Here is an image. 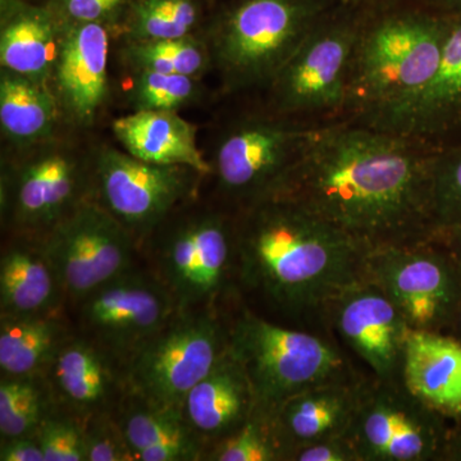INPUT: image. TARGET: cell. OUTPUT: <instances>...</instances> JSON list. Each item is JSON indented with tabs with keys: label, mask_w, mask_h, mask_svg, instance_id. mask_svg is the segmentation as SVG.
Returning <instances> with one entry per match:
<instances>
[{
	"label": "cell",
	"mask_w": 461,
	"mask_h": 461,
	"mask_svg": "<svg viewBox=\"0 0 461 461\" xmlns=\"http://www.w3.org/2000/svg\"><path fill=\"white\" fill-rule=\"evenodd\" d=\"M211 9L204 0H135L115 38L150 41L194 35L204 29Z\"/></svg>",
	"instance_id": "83f0119b"
},
{
	"label": "cell",
	"mask_w": 461,
	"mask_h": 461,
	"mask_svg": "<svg viewBox=\"0 0 461 461\" xmlns=\"http://www.w3.org/2000/svg\"><path fill=\"white\" fill-rule=\"evenodd\" d=\"M117 141L130 156L160 166H184L211 176L198 144L195 124L175 111H136L112 123Z\"/></svg>",
	"instance_id": "cb8c5ba5"
},
{
	"label": "cell",
	"mask_w": 461,
	"mask_h": 461,
	"mask_svg": "<svg viewBox=\"0 0 461 461\" xmlns=\"http://www.w3.org/2000/svg\"><path fill=\"white\" fill-rule=\"evenodd\" d=\"M445 240L446 244L453 251L454 256L459 260L461 264V229L455 230L453 232L447 233V235L442 236Z\"/></svg>",
	"instance_id": "b9f144b4"
},
{
	"label": "cell",
	"mask_w": 461,
	"mask_h": 461,
	"mask_svg": "<svg viewBox=\"0 0 461 461\" xmlns=\"http://www.w3.org/2000/svg\"><path fill=\"white\" fill-rule=\"evenodd\" d=\"M368 378L363 372L336 379L306 388L281 403L271 423L286 461L303 446L348 437Z\"/></svg>",
	"instance_id": "ffe728a7"
},
{
	"label": "cell",
	"mask_w": 461,
	"mask_h": 461,
	"mask_svg": "<svg viewBox=\"0 0 461 461\" xmlns=\"http://www.w3.org/2000/svg\"><path fill=\"white\" fill-rule=\"evenodd\" d=\"M78 130L23 147H7L0 168L3 236L42 240L78 206L93 199L96 147Z\"/></svg>",
	"instance_id": "52a82bcc"
},
{
	"label": "cell",
	"mask_w": 461,
	"mask_h": 461,
	"mask_svg": "<svg viewBox=\"0 0 461 461\" xmlns=\"http://www.w3.org/2000/svg\"><path fill=\"white\" fill-rule=\"evenodd\" d=\"M204 461H286L271 420L254 412L235 432L206 447Z\"/></svg>",
	"instance_id": "d6a6232c"
},
{
	"label": "cell",
	"mask_w": 461,
	"mask_h": 461,
	"mask_svg": "<svg viewBox=\"0 0 461 461\" xmlns=\"http://www.w3.org/2000/svg\"><path fill=\"white\" fill-rule=\"evenodd\" d=\"M362 16L363 9L330 8L257 98L275 113L296 120H341Z\"/></svg>",
	"instance_id": "9c48e42d"
},
{
	"label": "cell",
	"mask_w": 461,
	"mask_h": 461,
	"mask_svg": "<svg viewBox=\"0 0 461 461\" xmlns=\"http://www.w3.org/2000/svg\"><path fill=\"white\" fill-rule=\"evenodd\" d=\"M450 17L412 0L363 9L341 120L379 126L435 77Z\"/></svg>",
	"instance_id": "3957f363"
},
{
	"label": "cell",
	"mask_w": 461,
	"mask_h": 461,
	"mask_svg": "<svg viewBox=\"0 0 461 461\" xmlns=\"http://www.w3.org/2000/svg\"><path fill=\"white\" fill-rule=\"evenodd\" d=\"M436 150L350 120L321 124L275 195L295 200L366 249L438 238L432 211Z\"/></svg>",
	"instance_id": "6da1fadb"
},
{
	"label": "cell",
	"mask_w": 461,
	"mask_h": 461,
	"mask_svg": "<svg viewBox=\"0 0 461 461\" xmlns=\"http://www.w3.org/2000/svg\"><path fill=\"white\" fill-rule=\"evenodd\" d=\"M444 461H461V417L451 421Z\"/></svg>",
	"instance_id": "60d3db41"
},
{
	"label": "cell",
	"mask_w": 461,
	"mask_h": 461,
	"mask_svg": "<svg viewBox=\"0 0 461 461\" xmlns=\"http://www.w3.org/2000/svg\"><path fill=\"white\" fill-rule=\"evenodd\" d=\"M333 0H221L211 9L203 35L221 93L254 98L305 41Z\"/></svg>",
	"instance_id": "277c9868"
},
{
	"label": "cell",
	"mask_w": 461,
	"mask_h": 461,
	"mask_svg": "<svg viewBox=\"0 0 461 461\" xmlns=\"http://www.w3.org/2000/svg\"><path fill=\"white\" fill-rule=\"evenodd\" d=\"M432 211L438 238L461 229V150H436Z\"/></svg>",
	"instance_id": "836d02e7"
},
{
	"label": "cell",
	"mask_w": 461,
	"mask_h": 461,
	"mask_svg": "<svg viewBox=\"0 0 461 461\" xmlns=\"http://www.w3.org/2000/svg\"><path fill=\"white\" fill-rule=\"evenodd\" d=\"M53 405L42 375L0 377V438L35 435Z\"/></svg>",
	"instance_id": "f546056e"
},
{
	"label": "cell",
	"mask_w": 461,
	"mask_h": 461,
	"mask_svg": "<svg viewBox=\"0 0 461 461\" xmlns=\"http://www.w3.org/2000/svg\"><path fill=\"white\" fill-rule=\"evenodd\" d=\"M327 327L378 381L402 379L411 327L390 297L362 278L330 305Z\"/></svg>",
	"instance_id": "2e32d148"
},
{
	"label": "cell",
	"mask_w": 461,
	"mask_h": 461,
	"mask_svg": "<svg viewBox=\"0 0 461 461\" xmlns=\"http://www.w3.org/2000/svg\"><path fill=\"white\" fill-rule=\"evenodd\" d=\"M121 59L132 72L150 71L200 78L212 69L211 53L203 32L184 38L121 41Z\"/></svg>",
	"instance_id": "f1b7e54d"
},
{
	"label": "cell",
	"mask_w": 461,
	"mask_h": 461,
	"mask_svg": "<svg viewBox=\"0 0 461 461\" xmlns=\"http://www.w3.org/2000/svg\"><path fill=\"white\" fill-rule=\"evenodd\" d=\"M75 333L68 311L0 314V377L44 375L60 346Z\"/></svg>",
	"instance_id": "484cf974"
},
{
	"label": "cell",
	"mask_w": 461,
	"mask_h": 461,
	"mask_svg": "<svg viewBox=\"0 0 461 461\" xmlns=\"http://www.w3.org/2000/svg\"><path fill=\"white\" fill-rule=\"evenodd\" d=\"M290 461H360V457L348 437H336L297 448Z\"/></svg>",
	"instance_id": "74e56055"
},
{
	"label": "cell",
	"mask_w": 461,
	"mask_h": 461,
	"mask_svg": "<svg viewBox=\"0 0 461 461\" xmlns=\"http://www.w3.org/2000/svg\"><path fill=\"white\" fill-rule=\"evenodd\" d=\"M229 306L178 311L127 364V391L182 411L190 391L229 348Z\"/></svg>",
	"instance_id": "30bf717a"
},
{
	"label": "cell",
	"mask_w": 461,
	"mask_h": 461,
	"mask_svg": "<svg viewBox=\"0 0 461 461\" xmlns=\"http://www.w3.org/2000/svg\"><path fill=\"white\" fill-rule=\"evenodd\" d=\"M244 99V107L221 124L206 156L212 199L233 213L277 194L323 124L275 113L257 96Z\"/></svg>",
	"instance_id": "ba28073f"
},
{
	"label": "cell",
	"mask_w": 461,
	"mask_h": 461,
	"mask_svg": "<svg viewBox=\"0 0 461 461\" xmlns=\"http://www.w3.org/2000/svg\"><path fill=\"white\" fill-rule=\"evenodd\" d=\"M402 379L421 402L453 421L461 417V344L446 333L411 330Z\"/></svg>",
	"instance_id": "d4e9b609"
},
{
	"label": "cell",
	"mask_w": 461,
	"mask_h": 461,
	"mask_svg": "<svg viewBox=\"0 0 461 461\" xmlns=\"http://www.w3.org/2000/svg\"><path fill=\"white\" fill-rule=\"evenodd\" d=\"M50 87L69 129H90L107 107L108 59L113 30L103 23H60Z\"/></svg>",
	"instance_id": "e0dca14e"
},
{
	"label": "cell",
	"mask_w": 461,
	"mask_h": 461,
	"mask_svg": "<svg viewBox=\"0 0 461 461\" xmlns=\"http://www.w3.org/2000/svg\"><path fill=\"white\" fill-rule=\"evenodd\" d=\"M209 2H211L212 8H213L217 3L221 2V0H209Z\"/></svg>",
	"instance_id": "f6af8a7d"
},
{
	"label": "cell",
	"mask_w": 461,
	"mask_h": 461,
	"mask_svg": "<svg viewBox=\"0 0 461 461\" xmlns=\"http://www.w3.org/2000/svg\"><path fill=\"white\" fill-rule=\"evenodd\" d=\"M254 412L256 397L250 381L229 348L182 405L185 420L205 450L244 426Z\"/></svg>",
	"instance_id": "44dd1931"
},
{
	"label": "cell",
	"mask_w": 461,
	"mask_h": 461,
	"mask_svg": "<svg viewBox=\"0 0 461 461\" xmlns=\"http://www.w3.org/2000/svg\"><path fill=\"white\" fill-rule=\"evenodd\" d=\"M227 321L230 353L250 381L256 414L266 420L306 388L363 373L329 333L267 320L241 302L229 306Z\"/></svg>",
	"instance_id": "8992f818"
},
{
	"label": "cell",
	"mask_w": 461,
	"mask_h": 461,
	"mask_svg": "<svg viewBox=\"0 0 461 461\" xmlns=\"http://www.w3.org/2000/svg\"><path fill=\"white\" fill-rule=\"evenodd\" d=\"M336 5H345V7L366 9L384 2V0H333Z\"/></svg>",
	"instance_id": "7bdbcfd3"
},
{
	"label": "cell",
	"mask_w": 461,
	"mask_h": 461,
	"mask_svg": "<svg viewBox=\"0 0 461 461\" xmlns=\"http://www.w3.org/2000/svg\"><path fill=\"white\" fill-rule=\"evenodd\" d=\"M67 124L50 85L0 71V130L7 147H23L58 135Z\"/></svg>",
	"instance_id": "4316f807"
},
{
	"label": "cell",
	"mask_w": 461,
	"mask_h": 461,
	"mask_svg": "<svg viewBox=\"0 0 461 461\" xmlns=\"http://www.w3.org/2000/svg\"><path fill=\"white\" fill-rule=\"evenodd\" d=\"M60 32L45 3L0 0V67L50 86Z\"/></svg>",
	"instance_id": "603a6c76"
},
{
	"label": "cell",
	"mask_w": 461,
	"mask_h": 461,
	"mask_svg": "<svg viewBox=\"0 0 461 461\" xmlns=\"http://www.w3.org/2000/svg\"><path fill=\"white\" fill-rule=\"evenodd\" d=\"M135 0H48L59 23H103L117 36Z\"/></svg>",
	"instance_id": "8d00e7d4"
},
{
	"label": "cell",
	"mask_w": 461,
	"mask_h": 461,
	"mask_svg": "<svg viewBox=\"0 0 461 461\" xmlns=\"http://www.w3.org/2000/svg\"><path fill=\"white\" fill-rule=\"evenodd\" d=\"M375 127L408 136L432 150L448 147L455 130L461 129V16L450 17L435 77L390 120Z\"/></svg>",
	"instance_id": "d6986e66"
},
{
	"label": "cell",
	"mask_w": 461,
	"mask_h": 461,
	"mask_svg": "<svg viewBox=\"0 0 461 461\" xmlns=\"http://www.w3.org/2000/svg\"><path fill=\"white\" fill-rule=\"evenodd\" d=\"M450 427L402 379L369 375L348 438L360 461H444Z\"/></svg>",
	"instance_id": "4fadbf2b"
},
{
	"label": "cell",
	"mask_w": 461,
	"mask_h": 461,
	"mask_svg": "<svg viewBox=\"0 0 461 461\" xmlns=\"http://www.w3.org/2000/svg\"><path fill=\"white\" fill-rule=\"evenodd\" d=\"M178 311L168 291L140 263L91 291L68 313L78 335L126 368Z\"/></svg>",
	"instance_id": "5bb4252c"
},
{
	"label": "cell",
	"mask_w": 461,
	"mask_h": 461,
	"mask_svg": "<svg viewBox=\"0 0 461 461\" xmlns=\"http://www.w3.org/2000/svg\"><path fill=\"white\" fill-rule=\"evenodd\" d=\"M84 446L86 461H136L115 411L84 421Z\"/></svg>",
	"instance_id": "d590c367"
},
{
	"label": "cell",
	"mask_w": 461,
	"mask_h": 461,
	"mask_svg": "<svg viewBox=\"0 0 461 461\" xmlns=\"http://www.w3.org/2000/svg\"><path fill=\"white\" fill-rule=\"evenodd\" d=\"M130 102L136 111H175L189 107L203 96L200 78L159 72H132Z\"/></svg>",
	"instance_id": "1f68e13d"
},
{
	"label": "cell",
	"mask_w": 461,
	"mask_h": 461,
	"mask_svg": "<svg viewBox=\"0 0 461 461\" xmlns=\"http://www.w3.org/2000/svg\"><path fill=\"white\" fill-rule=\"evenodd\" d=\"M140 259L180 311L229 306L239 295L235 214L213 199L190 200L144 240Z\"/></svg>",
	"instance_id": "5b68a950"
},
{
	"label": "cell",
	"mask_w": 461,
	"mask_h": 461,
	"mask_svg": "<svg viewBox=\"0 0 461 461\" xmlns=\"http://www.w3.org/2000/svg\"><path fill=\"white\" fill-rule=\"evenodd\" d=\"M45 461L85 460L84 423L54 403L35 433Z\"/></svg>",
	"instance_id": "e575fe53"
},
{
	"label": "cell",
	"mask_w": 461,
	"mask_h": 461,
	"mask_svg": "<svg viewBox=\"0 0 461 461\" xmlns=\"http://www.w3.org/2000/svg\"><path fill=\"white\" fill-rule=\"evenodd\" d=\"M33 2L45 3L48 2V0H33Z\"/></svg>",
	"instance_id": "bcb514c9"
},
{
	"label": "cell",
	"mask_w": 461,
	"mask_h": 461,
	"mask_svg": "<svg viewBox=\"0 0 461 461\" xmlns=\"http://www.w3.org/2000/svg\"><path fill=\"white\" fill-rule=\"evenodd\" d=\"M363 277L390 297L411 330L447 333L461 306V264L442 238L368 251Z\"/></svg>",
	"instance_id": "8fae6325"
},
{
	"label": "cell",
	"mask_w": 461,
	"mask_h": 461,
	"mask_svg": "<svg viewBox=\"0 0 461 461\" xmlns=\"http://www.w3.org/2000/svg\"><path fill=\"white\" fill-rule=\"evenodd\" d=\"M68 311L65 290L41 240L3 236L0 314L32 315Z\"/></svg>",
	"instance_id": "7402d4cb"
},
{
	"label": "cell",
	"mask_w": 461,
	"mask_h": 461,
	"mask_svg": "<svg viewBox=\"0 0 461 461\" xmlns=\"http://www.w3.org/2000/svg\"><path fill=\"white\" fill-rule=\"evenodd\" d=\"M42 377L58 408L83 423L100 412L117 411L127 393L122 364L76 330Z\"/></svg>",
	"instance_id": "ac0fdd59"
},
{
	"label": "cell",
	"mask_w": 461,
	"mask_h": 461,
	"mask_svg": "<svg viewBox=\"0 0 461 461\" xmlns=\"http://www.w3.org/2000/svg\"><path fill=\"white\" fill-rule=\"evenodd\" d=\"M41 241L59 276L68 309L141 263L131 233L94 200L78 206Z\"/></svg>",
	"instance_id": "9a60e30c"
},
{
	"label": "cell",
	"mask_w": 461,
	"mask_h": 461,
	"mask_svg": "<svg viewBox=\"0 0 461 461\" xmlns=\"http://www.w3.org/2000/svg\"><path fill=\"white\" fill-rule=\"evenodd\" d=\"M236 285L294 329L330 333V305L362 280L368 251L284 195L235 212Z\"/></svg>",
	"instance_id": "7a4b0ae2"
},
{
	"label": "cell",
	"mask_w": 461,
	"mask_h": 461,
	"mask_svg": "<svg viewBox=\"0 0 461 461\" xmlns=\"http://www.w3.org/2000/svg\"><path fill=\"white\" fill-rule=\"evenodd\" d=\"M115 414L127 442L135 454L136 461L139 451L148 446L159 444L167 439L196 437L185 420L182 411L160 408L145 402L141 397L132 395L129 391Z\"/></svg>",
	"instance_id": "4dcf8cb0"
},
{
	"label": "cell",
	"mask_w": 461,
	"mask_h": 461,
	"mask_svg": "<svg viewBox=\"0 0 461 461\" xmlns=\"http://www.w3.org/2000/svg\"><path fill=\"white\" fill-rule=\"evenodd\" d=\"M421 7L429 8L445 17L461 16V0H412Z\"/></svg>",
	"instance_id": "ab89813d"
},
{
	"label": "cell",
	"mask_w": 461,
	"mask_h": 461,
	"mask_svg": "<svg viewBox=\"0 0 461 461\" xmlns=\"http://www.w3.org/2000/svg\"><path fill=\"white\" fill-rule=\"evenodd\" d=\"M206 180L190 167L153 165L123 149L96 145L91 200L113 215L140 249L169 214L200 196Z\"/></svg>",
	"instance_id": "7c38bea8"
},
{
	"label": "cell",
	"mask_w": 461,
	"mask_h": 461,
	"mask_svg": "<svg viewBox=\"0 0 461 461\" xmlns=\"http://www.w3.org/2000/svg\"><path fill=\"white\" fill-rule=\"evenodd\" d=\"M0 461H45L38 438L32 436L0 438Z\"/></svg>",
	"instance_id": "f35d334b"
},
{
	"label": "cell",
	"mask_w": 461,
	"mask_h": 461,
	"mask_svg": "<svg viewBox=\"0 0 461 461\" xmlns=\"http://www.w3.org/2000/svg\"><path fill=\"white\" fill-rule=\"evenodd\" d=\"M446 335L451 336L455 339L461 344V306L459 311H457L456 315H455L453 323H451L450 329H448L447 333Z\"/></svg>",
	"instance_id": "ee69618b"
}]
</instances>
